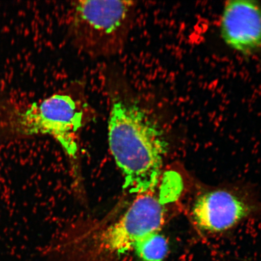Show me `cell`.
Wrapping results in <instances>:
<instances>
[{
	"label": "cell",
	"instance_id": "cell-1",
	"mask_svg": "<svg viewBox=\"0 0 261 261\" xmlns=\"http://www.w3.org/2000/svg\"><path fill=\"white\" fill-rule=\"evenodd\" d=\"M109 143L125 187L140 194L152 191L161 174L166 145L148 111L128 94H113Z\"/></svg>",
	"mask_w": 261,
	"mask_h": 261
},
{
	"label": "cell",
	"instance_id": "cell-6",
	"mask_svg": "<svg viewBox=\"0 0 261 261\" xmlns=\"http://www.w3.org/2000/svg\"><path fill=\"white\" fill-rule=\"evenodd\" d=\"M249 212V205L238 196L217 190L202 194L196 200L192 217L199 229L215 233L236 226Z\"/></svg>",
	"mask_w": 261,
	"mask_h": 261
},
{
	"label": "cell",
	"instance_id": "cell-2",
	"mask_svg": "<svg viewBox=\"0 0 261 261\" xmlns=\"http://www.w3.org/2000/svg\"><path fill=\"white\" fill-rule=\"evenodd\" d=\"M83 120V113L73 98L57 94L24 109L8 110L0 119V134L9 139L50 136L76 159L77 132Z\"/></svg>",
	"mask_w": 261,
	"mask_h": 261
},
{
	"label": "cell",
	"instance_id": "cell-5",
	"mask_svg": "<svg viewBox=\"0 0 261 261\" xmlns=\"http://www.w3.org/2000/svg\"><path fill=\"white\" fill-rule=\"evenodd\" d=\"M224 43L243 55L261 48V6L250 0H233L224 5L220 20Z\"/></svg>",
	"mask_w": 261,
	"mask_h": 261
},
{
	"label": "cell",
	"instance_id": "cell-7",
	"mask_svg": "<svg viewBox=\"0 0 261 261\" xmlns=\"http://www.w3.org/2000/svg\"><path fill=\"white\" fill-rule=\"evenodd\" d=\"M134 251L140 261H165L169 254L168 241L163 234H148L135 245Z\"/></svg>",
	"mask_w": 261,
	"mask_h": 261
},
{
	"label": "cell",
	"instance_id": "cell-4",
	"mask_svg": "<svg viewBox=\"0 0 261 261\" xmlns=\"http://www.w3.org/2000/svg\"><path fill=\"white\" fill-rule=\"evenodd\" d=\"M165 207L151 192L140 194L128 210L113 223L91 237L85 247L83 261H117L148 234L161 231Z\"/></svg>",
	"mask_w": 261,
	"mask_h": 261
},
{
	"label": "cell",
	"instance_id": "cell-3",
	"mask_svg": "<svg viewBox=\"0 0 261 261\" xmlns=\"http://www.w3.org/2000/svg\"><path fill=\"white\" fill-rule=\"evenodd\" d=\"M135 7L132 1L75 2L70 24L74 44L94 56L117 53L125 43Z\"/></svg>",
	"mask_w": 261,
	"mask_h": 261
}]
</instances>
